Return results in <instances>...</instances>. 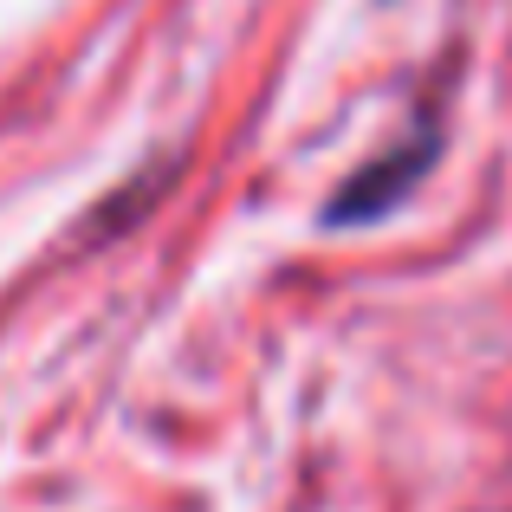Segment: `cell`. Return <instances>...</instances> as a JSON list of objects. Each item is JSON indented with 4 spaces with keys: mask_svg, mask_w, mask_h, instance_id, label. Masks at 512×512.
<instances>
[{
    "mask_svg": "<svg viewBox=\"0 0 512 512\" xmlns=\"http://www.w3.org/2000/svg\"><path fill=\"white\" fill-rule=\"evenodd\" d=\"M435 156H441V130L422 124L415 137H402L396 150H383L376 163H363L350 182L331 188V201H325L318 221L325 227H370V221H383V214H396L402 201L415 195V182L435 169Z\"/></svg>",
    "mask_w": 512,
    "mask_h": 512,
    "instance_id": "6da1fadb",
    "label": "cell"
}]
</instances>
